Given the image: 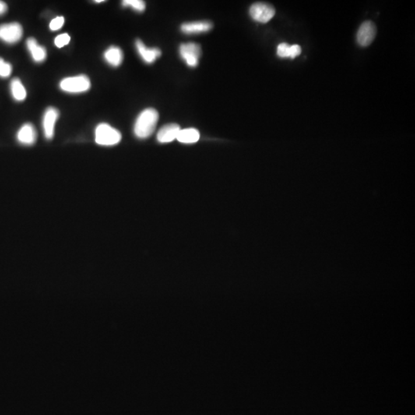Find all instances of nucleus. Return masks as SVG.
<instances>
[{
  "label": "nucleus",
  "mask_w": 415,
  "mask_h": 415,
  "mask_svg": "<svg viewBox=\"0 0 415 415\" xmlns=\"http://www.w3.org/2000/svg\"><path fill=\"white\" fill-rule=\"evenodd\" d=\"M301 49L298 45H292L290 46V55L289 58L294 59L300 55Z\"/></svg>",
  "instance_id": "4be33fe9"
},
{
  "label": "nucleus",
  "mask_w": 415,
  "mask_h": 415,
  "mask_svg": "<svg viewBox=\"0 0 415 415\" xmlns=\"http://www.w3.org/2000/svg\"><path fill=\"white\" fill-rule=\"evenodd\" d=\"M23 29L18 22H10L0 26V40L8 44L18 43L22 39Z\"/></svg>",
  "instance_id": "20e7f679"
},
{
  "label": "nucleus",
  "mask_w": 415,
  "mask_h": 415,
  "mask_svg": "<svg viewBox=\"0 0 415 415\" xmlns=\"http://www.w3.org/2000/svg\"><path fill=\"white\" fill-rule=\"evenodd\" d=\"M159 113L155 109L149 108L139 114L134 126V132L139 138L150 136L156 129L159 120Z\"/></svg>",
  "instance_id": "f257e3e1"
},
{
  "label": "nucleus",
  "mask_w": 415,
  "mask_h": 415,
  "mask_svg": "<svg viewBox=\"0 0 415 415\" xmlns=\"http://www.w3.org/2000/svg\"><path fill=\"white\" fill-rule=\"evenodd\" d=\"M37 132L34 125L26 123L21 127L17 133V139L21 144L31 145L36 142Z\"/></svg>",
  "instance_id": "9b49d317"
},
{
  "label": "nucleus",
  "mask_w": 415,
  "mask_h": 415,
  "mask_svg": "<svg viewBox=\"0 0 415 415\" xmlns=\"http://www.w3.org/2000/svg\"><path fill=\"white\" fill-rule=\"evenodd\" d=\"M11 92L12 97L16 101H23L26 98V91L22 82L17 78L13 79L11 82Z\"/></svg>",
  "instance_id": "dca6fc26"
},
{
  "label": "nucleus",
  "mask_w": 415,
  "mask_h": 415,
  "mask_svg": "<svg viewBox=\"0 0 415 415\" xmlns=\"http://www.w3.org/2000/svg\"><path fill=\"white\" fill-rule=\"evenodd\" d=\"M95 138L99 145L110 146L118 144L121 141V135L119 131L107 123H101L96 127Z\"/></svg>",
  "instance_id": "f03ea898"
},
{
  "label": "nucleus",
  "mask_w": 415,
  "mask_h": 415,
  "mask_svg": "<svg viewBox=\"0 0 415 415\" xmlns=\"http://www.w3.org/2000/svg\"><path fill=\"white\" fill-rule=\"evenodd\" d=\"M12 67L9 62H6L3 59L0 58V76L6 78L12 73Z\"/></svg>",
  "instance_id": "a211bd4d"
},
{
  "label": "nucleus",
  "mask_w": 415,
  "mask_h": 415,
  "mask_svg": "<svg viewBox=\"0 0 415 415\" xmlns=\"http://www.w3.org/2000/svg\"><path fill=\"white\" fill-rule=\"evenodd\" d=\"M26 46H27L28 50L33 57V60L36 62L40 63V62H43L46 60V57H47L46 48L43 46H39L37 41L35 40L34 38H29L28 39L27 41H26Z\"/></svg>",
  "instance_id": "ddd939ff"
},
{
  "label": "nucleus",
  "mask_w": 415,
  "mask_h": 415,
  "mask_svg": "<svg viewBox=\"0 0 415 415\" xmlns=\"http://www.w3.org/2000/svg\"><path fill=\"white\" fill-rule=\"evenodd\" d=\"M104 58L112 66L117 67L121 65L123 60V53L118 46H110L104 53Z\"/></svg>",
  "instance_id": "4468645a"
},
{
  "label": "nucleus",
  "mask_w": 415,
  "mask_h": 415,
  "mask_svg": "<svg viewBox=\"0 0 415 415\" xmlns=\"http://www.w3.org/2000/svg\"><path fill=\"white\" fill-rule=\"evenodd\" d=\"M179 53L181 59L185 61L188 66L195 67L198 65L202 50L197 43H184L180 46Z\"/></svg>",
  "instance_id": "423d86ee"
},
{
  "label": "nucleus",
  "mask_w": 415,
  "mask_h": 415,
  "mask_svg": "<svg viewBox=\"0 0 415 415\" xmlns=\"http://www.w3.org/2000/svg\"><path fill=\"white\" fill-rule=\"evenodd\" d=\"M290 46L288 43H281L277 48V55L281 58H289Z\"/></svg>",
  "instance_id": "6ab92c4d"
},
{
  "label": "nucleus",
  "mask_w": 415,
  "mask_h": 415,
  "mask_svg": "<svg viewBox=\"0 0 415 415\" xmlns=\"http://www.w3.org/2000/svg\"><path fill=\"white\" fill-rule=\"evenodd\" d=\"M135 47L141 58L146 63H153L162 55V52L157 48H148L140 40L135 42Z\"/></svg>",
  "instance_id": "1a4fd4ad"
},
{
  "label": "nucleus",
  "mask_w": 415,
  "mask_h": 415,
  "mask_svg": "<svg viewBox=\"0 0 415 415\" xmlns=\"http://www.w3.org/2000/svg\"><path fill=\"white\" fill-rule=\"evenodd\" d=\"M212 22L209 21H198V22H185L181 26V30L185 34H197L206 33L212 29Z\"/></svg>",
  "instance_id": "9d476101"
},
{
  "label": "nucleus",
  "mask_w": 415,
  "mask_h": 415,
  "mask_svg": "<svg viewBox=\"0 0 415 415\" xmlns=\"http://www.w3.org/2000/svg\"><path fill=\"white\" fill-rule=\"evenodd\" d=\"M65 23L63 16H57L50 22V28L52 31H57L61 29Z\"/></svg>",
  "instance_id": "412c9836"
},
{
  "label": "nucleus",
  "mask_w": 415,
  "mask_h": 415,
  "mask_svg": "<svg viewBox=\"0 0 415 415\" xmlns=\"http://www.w3.org/2000/svg\"><path fill=\"white\" fill-rule=\"evenodd\" d=\"M249 13L254 20L266 23L274 17L275 9L270 4L256 2L250 7Z\"/></svg>",
  "instance_id": "39448f33"
},
{
  "label": "nucleus",
  "mask_w": 415,
  "mask_h": 415,
  "mask_svg": "<svg viewBox=\"0 0 415 415\" xmlns=\"http://www.w3.org/2000/svg\"><path fill=\"white\" fill-rule=\"evenodd\" d=\"M71 38L68 33H62L59 35L55 39V45L58 48H62L70 42Z\"/></svg>",
  "instance_id": "aec40b11"
},
{
  "label": "nucleus",
  "mask_w": 415,
  "mask_h": 415,
  "mask_svg": "<svg viewBox=\"0 0 415 415\" xmlns=\"http://www.w3.org/2000/svg\"><path fill=\"white\" fill-rule=\"evenodd\" d=\"M7 9H8V6H7L5 2H2V1H0V15L5 13V12H6Z\"/></svg>",
  "instance_id": "5701e85b"
},
{
  "label": "nucleus",
  "mask_w": 415,
  "mask_h": 415,
  "mask_svg": "<svg viewBox=\"0 0 415 415\" xmlns=\"http://www.w3.org/2000/svg\"><path fill=\"white\" fill-rule=\"evenodd\" d=\"M60 88L68 93H82L89 90L91 87L90 79L85 75L67 77L59 84Z\"/></svg>",
  "instance_id": "7ed1b4c3"
},
{
  "label": "nucleus",
  "mask_w": 415,
  "mask_h": 415,
  "mask_svg": "<svg viewBox=\"0 0 415 415\" xmlns=\"http://www.w3.org/2000/svg\"><path fill=\"white\" fill-rule=\"evenodd\" d=\"M123 6L131 7L138 12H143L145 9V3L142 0H124L121 2Z\"/></svg>",
  "instance_id": "f3484780"
},
{
  "label": "nucleus",
  "mask_w": 415,
  "mask_h": 415,
  "mask_svg": "<svg viewBox=\"0 0 415 415\" xmlns=\"http://www.w3.org/2000/svg\"><path fill=\"white\" fill-rule=\"evenodd\" d=\"M104 2V1H103V0H96V1H95V2Z\"/></svg>",
  "instance_id": "b1692460"
},
{
  "label": "nucleus",
  "mask_w": 415,
  "mask_h": 415,
  "mask_svg": "<svg viewBox=\"0 0 415 415\" xmlns=\"http://www.w3.org/2000/svg\"><path fill=\"white\" fill-rule=\"evenodd\" d=\"M179 125L177 124H169L164 125L158 132L157 139L161 143L173 142L177 138L180 131Z\"/></svg>",
  "instance_id": "f8f14e48"
},
{
  "label": "nucleus",
  "mask_w": 415,
  "mask_h": 415,
  "mask_svg": "<svg viewBox=\"0 0 415 415\" xmlns=\"http://www.w3.org/2000/svg\"><path fill=\"white\" fill-rule=\"evenodd\" d=\"M377 29L371 21H366L360 25L357 33V42L360 46L366 47L371 45L376 36Z\"/></svg>",
  "instance_id": "0eeeda50"
},
{
  "label": "nucleus",
  "mask_w": 415,
  "mask_h": 415,
  "mask_svg": "<svg viewBox=\"0 0 415 415\" xmlns=\"http://www.w3.org/2000/svg\"><path fill=\"white\" fill-rule=\"evenodd\" d=\"M59 117V112L54 107H49L45 112L43 119V128L45 137L52 139L54 136L55 125Z\"/></svg>",
  "instance_id": "6e6552de"
},
{
  "label": "nucleus",
  "mask_w": 415,
  "mask_h": 415,
  "mask_svg": "<svg viewBox=\"0 0 415 415\" xmlns=\"http://www.w3.org/2000/svg\"><path fill=\"white\" fill-rule=\"evenodd\" d=\"M199 132L195 128H185L180 130L177 136V140L182 143H195L199 139Z\"/></svg>",
  "instance_id": "2eb2a0df"
}]
</instances>
